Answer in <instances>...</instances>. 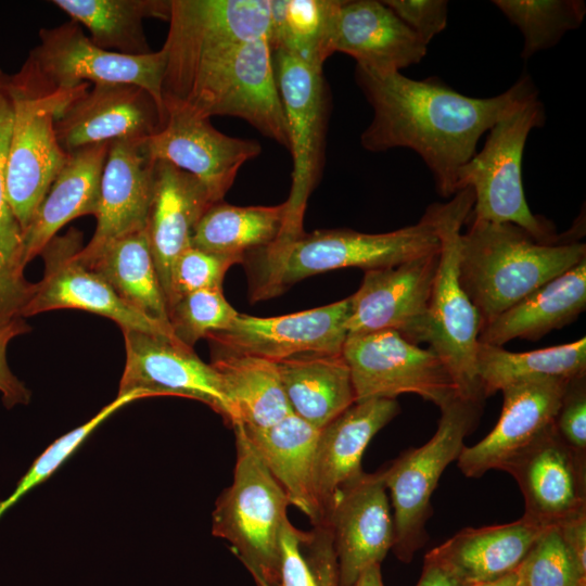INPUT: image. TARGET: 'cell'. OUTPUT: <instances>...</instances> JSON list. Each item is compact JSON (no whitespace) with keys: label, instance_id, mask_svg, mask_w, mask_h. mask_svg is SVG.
Returning a JSON list of instances; mask_svg holds the SVG:
<instances>
[{"label":"cell","instance_id":"cell-7","mask_svg":"<svg viewBox=\"0 0 586 586\" xmlns=\"http://www.w3.org/2000/svg\"><path fill=\"white\" fill-rule=\"evenodd\" d=\"M168 23L163 102L179 100L241 43L268 37L270 5L269 0H170Z\"/></svg>","mask_w":586,"mask_h":586},{"label":"cell","instance_id":"cell-48","mask_svg":"<svg viewBox=\"0 0 586 586\" xmlns=\"http://www.w3.org/2000/svg\"><path fill=\"white\" fill-rule=\"evenodd\" d=\"M417 586H471L430 551L424 557Z\"/></svg>","mask_w":586,"mask_h":586},{"label":"cell","instance_id":"cell-5","mask_svg":"<svg viewBox=\"0 0 586 586\" xmlns=\"http://www.w3.org/2000/svg\"><path fill=\"white\" fill-rule=\"evenodd\" d=\"M474 203L471 188L458 191L449 202L431 204L440 239V258L430 302V329L426 343L444 362L459 395L483 402L476 373V349L481 318L459 281L458 245L461 227Z\"/></svg>","mask_w":586,"mask_h":586},{"label":"cell","instance_id":"cell-4","mask_svg":"<svg viewBox=\"0 0 586 586\" xmlns=\"http://www.w3.org/2000/svg\"><path fill=\"white\" fill-rule=\"evenodd\" d=\"M231 425L237 447L233 481L216 500L212 532L230 544L254 579L278 586L280 536L290 500L242 423Z\"/></svg>","mask_w":586,"mask_h":586},{"label":"cell","instance_id":"cell-49","mask_svg":"<svg viewBox=\"0 0 586 586\" xmlns=\"http://www.w3.org/2000/svg\"><path fill=\"white\" fill-rule=\"evenodd\" d=\"M353 586H384L381 574V564H373L366 569Z\"/></svg>","mask_w":586,"mask_h":586},{"label":"cell","instance_id":"cell-8","mask_svg":"<svg viewBox=\"0 0 586 586\" xmlns=\"http://www.w3.org/2000/svg\"><path fill=\"white\" fill-rule=\"evenodd\" d=\"M35 47L13 79L28 90L48 95L71 92L84 84H132L149 91L165 110L162 84L166 56L163 49L127 55L97 47L74 22L42 28ZM166 112V111H165Z\"/></svg>","mask_w":586,"mask_h":586},{"label":"cell","instance_id":"cell-36","mask_svg":"<svg viewBox=\"0 0 586 586\" xmlns=\"http://www.w3.org/2000/svg\"><path fill=\"white\" fill-rule=\"evenodd\" d=\"M285 217L284 202L271 206L213 204L199 220L191 246L222 255L243 257L273 243Z\"/></svg>","mask_w":586,"mask_h":586},{"label":"cell","instance_id":"cell-21","mask_svg":"<svg viewBox=\"0 0 586 586\" xmlns=\"http://www.w3.org/2000/svg\"><path fill=\"white\" fill-rule=\"evenodd\" d=\"M323 522L332 532L339 586H353L369 566L381 564L394 544V520L381 474L366 473L340 489Z\"/></svg>","mask_w":586,"mask_h":586},{"label":"cell","instance_id":"cell-33","mask_svg":"<svg viewBox=\"0 0 586 586\" xmlns=\"http://www.w3.org/2000/svg\"><path fill=\"white\" fill-rule=\"evenodd\" d=\"M87 267L103 277L126 304L171 331L146 229L112 242Z\"/></svg>","mask_w":586,"mask_h":586},{"label":"cell","instance_id":"cell-30","mask_svg":"<svg viewBox=\"0 0 586 586\" xmlns=\"http://www.w3.org/2000/svg\"><path fill=\"white\" fill-rule=\"evenodd\" d=\"M242 425L247 438L285 492L290 505L307 515L314 525L321 523L322 514L314 483L320 430L293 412L267 428Z\"/></svg>","mask_w":586,"mask_h":586},{"label":"cell","instance_id":"cell-40","mask_svg":"<svg viewBox=\"0 0 586 586\" xmlns=\"http://www.w3.org/2000/svg\"><path fill=\"white\" fill-rule=\"evenodd\" d=\"M238 314L218 289L186 294L168 308L174 336L189 347L202 337L229 328Z\"/></svg>","mask_w":586,"mask_h":586},{"label":"cell","instance_id":"cell-11","mask_svg":"<svg viewBox=\"0 0 586 586\" xmlns=\"http://www.w3.org/2000/svg\"><path fill=\"white\" fill-rule=\"evenodd\" d=\"M272 62L292 155V183L284 201V222L275 241L286 242L304 233L307 201L322 170L329 92L322 68L282 51L272 52Z\"/></svg>","mask_w":586,"mask_h":586},{"label":"cell","instance_id":"cell-17","mask_svg":"<svg viewBox=\"0 0 586 586\" xmlns=\"http://www.w3.org/2000/svg\"><path fill=\"white\" fill-rule=\"evenodd\" d=\"M126 362L117 395L139 392L145 397L178 396L202 402L227 421L231 409L219 377L179 341L135 330H123Z\"/></svg>","mask_w":586,"mask_h":586},{"label":"cell","instance_id":"cell-45","mask_svg":"<svg viewBox=\"0 0 586 586\" xmlns=\"http://www.w3.org/2000/svg\"><path fill=\"white\" fill-rule=\"evenodd\" d=\"M304 533L285 522L280 536L278 586H319L302 552Z\"/></svg>","mask_w":586,"mask_h":586},{"label":"cell","instance_id":"cell-38","mask_svg":"<svg viewBox=\"0 0 586 586\" xmlns=\"http://www.w3.org/2000/svg\"><path fill=\"white\" fill-rule=\"evenodd\" d=\"M493 3L515 25L523 38V59L549 49L569 30L578 28L586 14L581 0H495Z\"/></svg>","mask_w":586,"mask_h":586},{"label":"cell","instance_id":"cell-39","mask_svg":"<svg viewBox=\"0 0 586 586\" xmlns=\"http://www.w3.org/2000/svg\"><path fill=\"white\" fill-rule=\"evenodd\" d=\"M514 572L522 586H586V570L573 557L557 526L540 534Z\"/></svg>","mask_w":586,"mask_h":586},{"label":"cell","instance_id":"cell-31","mask_svg":"<svg viewBox=\"0 0 586 586\" xmlns=\"http://www.w3.org/2000/svg\"><path fill=\"white\" fill-rule=\"evenodd\" d=\"M277 367L291 411L319 430L356 403L342 354L298 355Z\"/></svg>","mask_w":586,"mask_h":586},{"label":"cell","instance_id":"cell-51","mask_svg":"<svg viewBox=\"0 0 586 586\" xmlns=\"http://www.w3.org/2000/svg\"><path fill=\"white\" fill-rule=\"evenodd\" d=\"M254 581H255V583H256L257 586H268L267 584H265V583L262 582V581H258V579H254Z\"/></svg>","mask_w":586,"mask_h":586},{"label":"cell","instance_id":"cell-50","mask_svg":"<svg viewBox=\"0 0 586 586\" xmlns=\"http://www.w3.org/2000/svg\"><path fill=\"white\" fill-rule=\"evenodd\" d=\"M474 586H522L518 579L515 572H511L502 577H499L492 582L477 584Z\"/></svg>","mask_w":586,"mask_h":586},{"label":"cell","instance_id":"cell-2","mask_svg":"<svg viewBox=\"0 0 586 586\" xmlns=\"http://www.w3.org/2000/svg\"><path fill=\"white\" fill-rule=\"evenodd\" d=\"M466 222L458 245L459 281L479 311L481 328L586 258L584 214L552 241L510 222Z\"/></svg>","mask_w":586,"mask_h":586},{"label":"cell","instance_id":"cell-3","mask_svg":"<svg viewBox=\"0 0 586 586\" xmlns=\"http://www.w3.org/2000/svg\"><path fill=\"white\" fill-rule=\"evenodd\" d=\"M440 251L428 211L415 225L384 233L351 229L316 230L252 252L251 301L278 296L292 284L341 268L392 267Z\"/></svg>","mask_w":586,"mask_h":586},{"label":"cell","instance_id":"cell-19","mask_svg":"<svg viewBox=\"0 0 586 586\" xmlns=\"http://www.w3.org/2000/svg\"><path fill=\"white\" fill-rule=\"evenodd\" d=\"M566 379L532 378L505 386L500 417L493 430L475 445L463 446L457 458L467 477L504 470L553 426Z\"/></svg>","mask_w":586,"mask_h":586},{"label":"cell","instance_id":"cell-14","mask_svg":"<svg viewBox=\"0 0 586 586\" xmlns=\"http://www.w3.org/2000/svg\"><path fill=\"white\" fill-rule=\"evenodd\" d=\"M82 234L69 229L55 235L42 250L44 273L34 283V291L20 313L26 318L53 309L73 308L114 320L122 330L166 336L178 341L173 332L126 304L93 269L77 258Z\"/></svg>","mask_w":586,"mask_h":586},{"label":"cell","instance_id":"cell-16","mask_svg":"<svg viewBox=\"0 0 586 586\" xmlns=\"http://www.w3.org/2000/svg\"><path fill=\"white\" fill-rule=\"evenodd\" d=\"M166 122L143 141L152 161H165L193 175L207 189L214 203L232 187L241 167L262 152L255 140L227 136L211 118L177 104H165Z\"/></svg>","mask_w":586,"mask_h":586},{"label":"cell","instance_id":"cell-13","mask_svg":"<svg viewBox=\"0 0 586 586\" xmlns=\"http://www.w3.org/2000/svg\"><path fill=\"white\" fill-rule=\"evenodd\" d=\"M342 355L349 368L356 402L417 394L444 407L460 396L442 359L394 330L347 336Z\"/></svg>","mask_w":586,"mask_h":586},{"label":"cell","instance_id":"cell-32","mask_svg":"<svg viewBox=\"0 0 586 586\" xmlns=\"http://www.w3.org/2000/svg\"><path fill=\"white\" fill-rule=\"evenodd\" d=\"M211 365L230 406L231 424L241 422L247 426L267 428L292 413L277 362L225 352Z\"/></svg>","mask_w":586,"mask_h":586},{"label":"cell","instance_id":"cell-42","mask_svg":"<svg viewBox=\"0 0 586 586\" xmlns=\"http://www.w3.org/2000/svg\"><path fill=\"white\" fill-rule=\"evenodd\" d=\"M239 263H244V258L188 247L171 268L168 308L186 294L200 290H222L226 272Z\"/></svg>","mask_w":586,"mask_h":586},{"label":"cell","instance_id":"cell-15","mask_svg":"<svg viewBox=\"0 0 586 586\" xmlns=\"http://www.w3.org/2000/svg\"><path fill=\"white\" fill-rule=\"evenodd\" d=\"M438 258L440 251L366 270L359 289L349 296L348 336L394 330L416 345L426 343Z\"/></svg>","mask_w":586,"mask_h":586},{"label":"cell","instance_id":"cell-25","mask_svg":"<svg viewBox=\"0 0 586 586\" xmlns=\"http://www.w3.org/2000/svg\"><path fill=\"white\" fill-rule=\"evenodd\" d=\"M398 412L396 399L356 402L320 429L314 483L322 522L340 489L364 474L361 459L369 442Z\"/></svg>","mask_w":586,"mask_h":586},{"label":"cell","instance_id":"cell-26","mask_svg":"<svg viewBox=\"0 0 586 586\" xmlns=\"http://www.w3.org/2000/svg\"><path fill=\"white\" fill-rule=\"evenodd\" d=\"M154 177L146 232L167 300L173 265L191 246L199 220L215 203L198 178L168 162L155 161Z\"/></svg>","mask_w":586,"mask_h":586},{"label":"cell","instance_id":"cell-23","mask_svg":"<svg viewBox=\"0 0 586 586\" xmlns=\"http://www.w3.org/2000/svg\"><path fill=\"white\" fill-rule=\"evenodd\" d=\"M522 492L524 517L549 527L586 511L585 457L570 448L555 426L505 469Z\"/></svg>","mask_w":586,"mask_h":586},{"label":"cell","instance_id":"cell-44","mask_svg":"<svg viewBox=\"0 0 586 586\" xmlns=\"http://www.w3.org/2000/svg\"><path fill=\"white\" fill-rule=\"evenodd\" d=\"M384 3L428 46L447 24L445 0H387Z\"/></svg>","mask_w":586,"mask_h":586},{"label":"cell","instance_id":"cell-28","mask_svg":"<svg viewBox=\"0 0 586 586\" xmlns=\"http://www.w3.org/2000/svg\"><path fill=\"white\" fill-rule=\"evenodd\" d=\"M585 308L586 258L484 324L479 342L504 346L514 339L537 341L572 323Z\"/></svg>","mask_w":586,"mask_h":586},{"label":"cell","instance_id":"cell-12","mask_svg":"<svg viewBox=\"0 0 586 586\" xmlns=\"http://www.w3.org/2000/svg\"><path fill=\"white\" fill-rule=\"evenodd\" d=\"M13 123L5 165V195L22 231L29 225L68 154L58 142L54 122L78 95L84 84L71 92L37 94L10 81Z\"/></svg>","mask_w":586,"mask_h":586},{"label":"cell","instance_id":"cell-43","mask_svg":"<svg viewBox=\"0 0 586 586\" xmlns=\"http://www.w3.org/2000/svg\"><path fill=\"white\" fill-rule=\"evenodd\" d=\"M559 437L575 453L586 454V374L568 381L555 420Z\"/></svg>","mask_w":586,"mask_h":586},{"label":"cell","instance_id":"cell-37","mask_svg":"<svg viewBox=\"0 0 586 586\" xmlns=\"http://www.w3.org/2000/svg\"><path fill=\"white\" fill-rule=\"evenodd\" d=\"M340 0H269L268 41L271 51L289 53L322 68L333 52Z\"/></svg>","mask_w":586,"mask_h":586},{"label":"cell","instance_id":"cell-24","mask_svg":"<svg viewBox=\"0 0 586 586\" xmlns=\"http://www.w3.org/2000/svg\"><path fill=\"white\" fill-rule=\"evenodd\" d=\"M332 48L377 75L400 73L420 63L428 51L394 11L377 0L341 1Z\"/></svg>","mask_w":586,"mask_h":586},{"label":"cell","instance_id":"cell-46","mask_svg":"<svg viewBox=\"0 0 586 586\" xmlns=\"http://www.w3.org/2000/svg\"><path fill=\"white\" fill-rule=\"evenodd\" d=\"M29 331L24 318L17 317L0 326V393L5 407L26 405L30 400V392L11 371L7 361V348L10 341Z\"/></svg>","mask_w":586,"mask_h":586},{"label":"cell","instance_id":"cell-27","mask_svg":"<svg viewBox=\"0 0 586 586\" xmlns=\"http://www.w3.org/2000/svg\"><path fill=\"white\" fill-rule=\"evenodd\" d=\"M109 144L94 143L68 154L22 233V259L25 266L42 252L64 225L79 216H97Z\"/></svg>","mask_w":586,"mask_h":586},{"label":"cell","instance_id":"cell-9","mask_svg":"<svg viewBox=\"0 0 586 586\" xmlns=\"http://www.w3.org/2000/svg\"><path fill=\"white\" fill-rule=\"evenodd\" d=\"M482 402L461 396L441 408L434 435L422 446L406 450L381 471L390 492L394 520L393 551L409 563L428 539L431 496L446 467L457 460L464 437L475 428Z\"/></svg>","mask_w":586,"mask_h":586},{"label":"cell","instance_id":"cell-20","mask_svg":"<svg viewBox=\"0 0 586 586\" xmlns=\"http://www.w3.org/2000/svg\"><path fill=\"white\" fill-rule=\"evenodd\" d=\"M166 112L144 88L132 84H94L55 118L59 144L69 154L117 139L144 140L165 125Z\"/></svg>","mask_w":586,"mask_h":586},{"label":"cell","instance_id":"cell-34","mask_svg":"<svg viewBox=\"0 0 586 586\" xmlns=\"http://www.w3.org/2000/svg\"><path fill=\"white\" fill-rule=\"evenodd\" d=\"M52 3L85 26L99 48L127 55L152 52L143 29L145 17L169 20L170 0H53Z\"/></svg>","mask_w":586,"mask_h":586},{"label":"cell","instance_id":"cell-1","mask_svg":"<svg viewBox=\"0 0 586 586\" xmlns=\"http://www.w3.org/2000/svg\"><path fill=\"white\" fill-rule=\"evenodd\" d=\"M355 79L373 110L372 120L360 136L362 148L370 152L395 148L415 151L444 198L458 192V171L476 153L480 138L500 118L538 95L528 74L491 98L463 95L436 78L377 75L357 66Z\"/></svg>","mask_w":586,"mask_h":586},{"label":"cell","instance_id":"cell-41","mask_svg":"<svg viewBox=\"0 0 586 586\" xmlns=\"http://www.w3.org/2000/svg\"><path fill=\"white\" fill-rule=\"evenodd\" d=\"M146 398L144 394L131 392L117 397L102 408L92 419L54 441L30 466L12 494L0 501V518L27 492L47 480L106 418L133 400Z\"/></svg>","mask_w":586,"mask_h":586},{"label":"cell","instance_id":"cell-35","mask_svg":"<svg viewBox=\"0 0 586 586\" xmlns=\"http://www.w3.org/2000/svg\"><path fill=\"white\" fill-rule=\"evenodd\" d=\"M476 373L483 397L524 379L570 380L586 374V337L530 352H510L504 346L477 344Z\"/></svg>","mask_w":586,"mask_h":586},{"label":"cell","instance_id":"cell-10","mask_svg":"<svg viewBox=\"0 0 586 586\" xmlns=\"http://www.w3.org/2000/svg\"><path fill=\"white\" fill-rule=\"evenodd\" d=\"M165 104L182 105L208 118H242L289 150L285 115L267 36L234 48L200 75L179 101Z\"/></svg>","mask_w":586,"mask_h":586},{"label":"cell","instance_id":"cell-22","mask_svg":"<svg viewBox=\"0 0 586 586\" xmlns=\"http://www.w3.org/2000/svg\"><path fill=\"white\" fill-rule=\"evenodd\" d=\"M144 140L110 141L95 231L77 253V258L86 266L112 242L146 229L154 196L155 162L148 155Z\"/></svg>","mask_w":586,"mask_h":586},{"label":"cell","instance_id":"cell-18","mask_svg":"<svg viewBox=\"0 0 586 586\" xmlns=\"http://www.w3.org/2000/svg\"><path fill=\"white\" fill-rule=\"evenodd\" d=\"M351 298L278 317L238 314L224 331L207 339L225 352L280 361L298 355L342 354L348 336Z\"/></svg>","mask_w":586,"mask_h":586},{"label":"cell","instance_id":"cell-6","mask_svg":"<svg viewBox=\"0 0 586 586\" xmlns=\"http://www.w3.org/2000/svg\"><path fill=\"white\" fill-rule=\"evenodd\" d=\"M545 120L544 104L536 95L500 118L488 130L482 150L457 175V191L471 188L474 194L468 219L510 222L543 241L559 237L551 221L531 212L522 182V157L527 137Z\"/></svg>","mask_w":586,"mask_h":586},{"label":"cell","instance_id":"cell-29","mask_svg":"<svg viewBox=\"0 0 586 586\" xmlns=\"http://www.w3.org/2000/svg\"><path fill=\"white\" fill-rule=\"evenodd\" d=\"M546 528L523 515L506 524L466 527L430 552L474 586L515 571Z\"/></svg>","mask_w":586,"mask_h":586},{"label":"cell","instance_id":"cell-47","mask_svg":"<svg viewBox=\"0 0 586 586\" xmlns=\"http://www.w3.org/2000/svg\"><path fill=\"white\" fill-rule=\"evenodd\" d=\"M582 569L586 570V511L579 512L556 525Z\"/></svg>","mask_w":586,"mask_h":586}]
</instances>
